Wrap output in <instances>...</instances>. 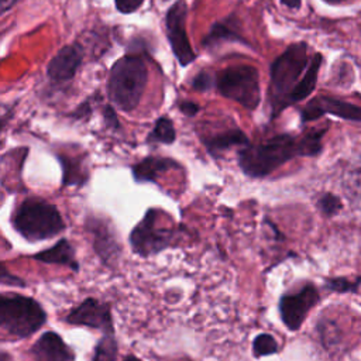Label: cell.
<instances>
[{"instance_id":"obj_1","label":"cell","mask_w":361,"mask_h":361,"mask_svg":"<svg viewBox=\"0 0 361 361\" xmlns=\"http://www.w3.org/2000/svg\"><path fill=\"white\" fill-rule=\"evenodd\" d=\"M326 128H314L296 137L279 134L262 144H250L238 152V166L250 178H265L296 157H316L322 152Z\"/></svg>"},{"instance_id":"obj_2","label":"cell","mask_w":361,"mask_h":361,"mask_svg":"<svg viewBox=\"0 0 361 361\" xmlns=\"http://www.w3.org/2000/svg\"><path fill=\"white\" fill-rule=\"evenodd\" d=\"M310 59L307 56V45L295 42L289 45L269 66V90L268 99L275 118L288 106L289 96L303 78Z\"/></svg>"},{"instance_id":"obj_3","label":"cell","mask_w":361,"mask_h":361,"mask_svg":"<svg viewBox=\"0 0 361 361\" xmlns=\"http://www.w3.org/2000/svg\"><path fill=\"white\" fill-rule=\"evenodd\" d=\"M148 69L141 55L130 54L118 58L110 68L107 94L110 102L123 111L134 110L144 94Z\"/></svg>"},{"instance_id":"obj_4","label":"cell","mask_w":361,"mask_h":361,"mask_svg":"<svg viewBox=\"0 0 361 361\" xmlns=\"http://www.w3.org/2000/svg\"><path fill=\"white\" fill-rule=\"evenodd\" d=\"M11 226L31 243L52 238L66 228L58 207L41 197L24 199L11 216Z\"/></svg>"},{"instance_id":"obj_5","label":"cell","mask_w":361,"mask_h":361,"mask_svg":"<svg viewBox=\"0 0 361 361\" xmlns=\"http://www.w3.org/2000/svg\"><path fill=\"white\" fill-rule=\"evenodd\" d=\"M47 323V312L38 300L20 293L0 296V327L11 338L32 336Z\"/></svg>"},{"instance_id":"obj_6","label":"cell","mask_w":361,"mask_h":361,"mask_svg":"<svg viewBox=\"0 0 361 361\" xmlns=\"http://www.w3.org/2000/svg\"><path fill=\"white\" fill-rule=\"evenodd\" d=\"M217 92L247 110H255L261 100L259 73L251 65H235L216 75Z\"/></svg>"},{"instance_id":"obj_7","label":"cell","mask_w":361,"mask_h":361,"mask_svg":"<svg viewBox=\"0 0 361 361\" xmlns=\"http://www.w3.org/2000/svg\"><path fill=\"white\" fill-rule=\"evenodd\" d=\"M159 210L148 209L144 217L135 224L128 235V243L134 254L147 258L155 255L172 245L175 233L171 228L158 224Z\"/></svg>"},{"instance_id":"obj_8","label":"cell","mask_w":361,"mask_h":361,"mask_svg":"<svg viewBox=\"0 0 361 361\" xmlns=\"http://www.w3.org/2000/svg\"><path fill=\"white\" fill-rule=\"evenodd\" d=\"M186 17H188V6L185 0H176L169 7L165 16L166 37H168L171 49L180 66H188L196 58L186 32Z\"/></svg>"},{"instance_id":"obj_9","label":"cell","mask_w":361,"mask_h":361,"mask_svg":"<svg viewBox=\"0 0 361 361\" xmlns=\"http://www.w3.org/2000/svg\"><path fill=\"white\" fill-rule=\"evenodd\" d=\"M320 295L313 283L303 285L293 293H285L279 298L278 309L282 323L288 330L296 331L303 324L309 310L319 302Z\"/></svg>"},{"instance_id":"obj_10","label":"cell","mask_w":361,"mask_h":361,"mask_svg":"<svg viewBox=\"0 0 361 361\" xmlns=\"http://www.w3.org/2000/svg\"><path fill=\"white\" fill-rule=\"evenodd\" d=\"M85 226L92 235L93 250L102 264L109 269H116L121 257V244L111 223L103 217L90 216Z\"/></svg>"},{"instance_id":"obj_11","label":"cell","mask_w":361,"mask_h":361,"mask_svg":"<svg viewBox=\"0 0 361 361\" xmlns=\"http://www.w3.org/2000/svg\"><path fill=\"white\" fill-rule=\"evenodd\" d=\"M63 320L68 324L85 326L89 329L100 330L102 333L114 331V322L110 305L92 296L83 299L79 305L71 309Z\"/></svg>"},{"instance_id":"obj_12","label":"cell","mask_w":361,"mask_h":361,"mask_svg":"<svg viewBox=\"0 0 361 361\" xmlns=\"http://www.w3.org/2000/svg\"><path fill=\"white\" fill-rule=\"evenodd\" d=\"M324 114H331L343 120L361 123V106L330 96L313 97L305 104V107L300 109L302 123L317 120Z\"/></svg>"},{"instance_id":"obj_13","label":"cell","mask_w":361,"mask_h":361,"mask_svg":"<svg viewBox=\"0 0 361 361\" xmlns=\"http://www.w3.org/2000/svg\"><path fill=\"white\" fill-rule=\"evenodd\" d=\"M83 56L85 51L79 41L62 47L48 62L47 76L56 83L71 80L76 75Z\"/></svg>"},{"instance_id":"obj_14","label":"cell","mask_w":361,"mask_h":361,"mask_svg":"<svg viewBox=\"0 0 361 361\" xmlns=\"http://www.w3.org/2000/svg\"><path fill=\"white\" fill-rule=\"evenodd\" d=\"M34 361H75L73 350L55 331L42 333L31 347Z\"/></svg>"},{"instance_id":"obj_15","label":"cell","mask_w":361,"mask_h":361,"mask_svg":"<svg viewBox=\"0 0 361 361\" xmlns=\"http://www.w3.org/2000/svg\"><path fill=\"white\" fill-rule=\"evenodd\" d=\"M30 258L44 262V264H54V265H63L71 268L72 271H79V262L76 259V251L68 238H59L52 247L38 251Z\"/></svg>"},{"instance_id":"obj_16","label":"cell","mask_w":361,"mask_h":361,"mask_svg":"<svg viewBox=\"0 0 361 361\" xmlns=\"http://www.w3.org/2000/svg\"><path fill=\"white\" fill-rule=\"evenodd\" d=\"M226 42H241L244 45H248V42L244 39L243 35H240L237 30V20L234 16H228L227 18L214 23L210 31L203 37L202 47H204L206 49H213Z\"/></svg>"},{"instance_id":"obj_17","label":"cell","mask_w":361,"mask_h":361,"mask_svg":"<svg viewBox=\"0 0 361 361\" xmlns=\"http://www.w3.org/2000/svg\"><path fill=\"white\" fill-rule=\"evenodd\" d=\"M180 165L175 159L164 158V157H145L135 165H133L131 172L133 178L138 183L144 182H155L158 176L164 172L179 169Z\"/></svg>"},{"instance_id":"obj_18","label":"cell","mask_w":361,"mask_h":361,"mask_svg":"<svg viewBox=\"0 0 361 361\" xmlns=\"http://www.w3.org/2000/svg\"><path fill=\"white\" fill-rule=\"evenodd\" d=\"M202 142L204 144L207 152L214 158H219L224 151H227L231 147H235V145L247 147V145H250L248 137L238 127L237 128H227L221 133L206 137V138H203Z\"/></svg>"},{"instance_id":"obj_19","label":"cell","mask_w":361,"mask_h":361,"mask_svg":"<svg viewBox=\"0 0 361 361\" xmlns=\"http://www.w3.org/2000/svg\"><path fill=\"white\" fill-rule=\"evenodd\" d=\"M323 62V56L322 54H314L310 59V63L303 75V78L300 79V82L298 83V86L295 87V90L292 92V94L289 96L288 100V106H292L295 103H299L302 100H305L307 96H310V93L314 90L316 87V82H317V76H319V69L322 66Z\"/></svg>"},{"instance_id":"obj_20","label":"cell","mask_w":361,"mask_h":361,"mask_svg":"<svg viewBox=\"0 0 361 361\" xmlns=\"http://www.w3.org/2000/svg\"><path fill=\"white\" fill-rule=\"evenodd\" d=\"M58 159L62 166V185L63 186H82L87 182L89 173L79 157H62L58 155Z\"/></svg>"},{"instance_id":"obj_21","label":"cell","mask_w":361,"mask_h":361,"mask_svg":"<svg viewBox=\"0 0 361 361\" xmlns=\"http://www.w3.org/2000/svg\"><path fill=\"white\" fill-rule=\"evenodd\" d=\"M118 355V344L114 331L103 333L94 345L90 361H116Z\"/></svg>"},{"instance_id":"obj_22","label":"cell","mask_w":361,"mask_h":361,"mask_svg":"<svg viewBox=\"0 0 361 361\" xmlns=\"http://www.w3.org/2000/svg\"><path fill=\"white\" fill-rule=\"evenodd\" d=\"M176 138V131L171 118L162 116L159 117L151 133L147 135V142H161V144H172Z\"/></svg>"},{"instance_id":"obj_23","label":"cell","mask_w":361,"mask_h":361,"mask_svg":"<svg viewBox=\"0 0 361 361\" xmlns=\"http://www.w3.org/2000/svg\"><path fill=\"white\" fill-rule=\"evenodd\" d=\"M279 351V344L276 338L269 333H259L252 340V354L257 358L276 354Z\"/></svg>"},{"instance_id":"obj_24","label":"cell","mask_w":361,"mask_h":361,"mask_svg":"<svg viewBox=\"0 0 361 361\" xmlns=\"http://www.w3.org/2000/svg\"><path fill=\"white\" fill-rule=\"evenodd\" d=\"M317 207L324 216H334L341 210L343 204L340 197H337L336 195L323 193L317 200Z\"/></svg>"},{"instance_id":"obj_25","label":"cell","mask_w":361,"mask_h":361,"mask_svg":"<svg viewBox=\"0 0 361 361\" xmlns=\"http://www.w3.org/2000/svg\"><path fill=\"white\" fill-rule=\"evenodd\" d=\"M361 283V278L355 279V281H350L347 278H329L326 279V288H329L330 290L338 292V293H345V292H351L355 290Z\"/></svg>"},{"instance_id":"obj_26","label":"cell","mask_w":361,"mask_h":361,"mask_svg":"<svg viewBox=\"0 0 361 361\" xmlns=\"http://www.w3.org/2000/svg\"><path fill=\"white\" fill-rule=\"evenodd\" d=\"M193 90L197 92H207L216 86V76L207 71H200L190 83Z\"/></svg>"},{"instance_id":"obj_27","label":"cell","mask_w":361,"mask_h":361,"mask_svg":"<svg viewBox=\"0 0 361 361\" xmlns=\"http://www.w3.org/2000/svg\"><path fill=\"white\" fill-rule=\"evenodd\" d=\"M144 0H114L116 8L123 14H130L142 6Z\"/></svg>"},{"instance_id":"obj_28","label":"cell","mask_w":361,"mask_h":361,"mask_svg":"<svg viewBox=\"0 0 361 361\" xmlns=\"http://www.w3.org/2000/svg\"><path fill=\"white\" fill-rule=\"evenodd\" d=\"M0 282H1L3 285H13V286H27L25 281H24V279H21V278H18V276H16V275H13V274H10V272H8V269L6 268V265H4V264L1 265V278H0Z\"/></svg>"},{"instance_id":"obj_29","label":"cell","mask_w":361,"mask_h":361,"mask_svg":"<svg viewBox=\"0 0 361 361\" xmlns=\"http://www.w3.org/2000/svg\"><path fill=\"white\" fill-rule=\"evenodd\" d=\"M103 117H104L106 126H109V127L113 128V130L120 128V121H118V117H117L116 110H114L113 106L107 104V106L103 107Z\"/></svg>"},{"instance_id":"obj_30","label":"cell","mask_w":361,"mask_h":361,"mask_svg":"<svg viewBox=\"0 0 361 361\" xmlns=\"http://www.w3.org/2000/svg\"><path fill=\"white\" fill-rule=\"evenodd\" d=\"M179 110L186 116V117H195L199 111H200V107L199 104L190 102V100H183L179 103Z\"/></svg>"},{"instance_id":"obj_31","label":"cell","mask_w":361,"mask_h":361,"mask_svg":"<svg viewBox=\"0 0 361 361\" xmlns=\"http://www.w3.org/2000/svg\"><path fill=\"white\" fill-rule=\"evenodd\" d=\"M18 1H21V0H0V13L4 14L6 11L11 10Z\"/></svg>"},{"instance_id":"obj_32","label":"cell","mask_w":361,"mask_h":361,"mask_svg":"<svg viewBox=\"0 0 361 361\" xmlns=\"http://www.w3.org/2000/svg\"><path fill=\"white\" fill-rule=\"evenodd\" d=\"M281 3L289 8H300V4H302V0H281Z\"/></svg>"},{"instance_id":"obj_33","label":"cell","mask_w":361,"mask_h":361,"mask_svg":"<svg viewBox=\"0 0 361 361\" xmlns=\"http://www.w3.org/2000/svg\"><path fill=\"white\" fill-rule=\"evenodd\" d=\"M123 361H142L140 357H137V355H134V354H127L124 358H123Z\"/></svg>"},{"instance_id":"obj_34","label":"cell","mask_w":361,"mask_h":361,"mask_svg":"<svg viewBox=\"0 0 361 361\" xmlns=\"http://www.w3.org/2000/svg\"><path fill=\"white\" fill-rule=\"evenodd\" d=\"M0 361H10V357L6 351H1V357H0Z\"/></svg>"},{"instance_id":"obj_35","label":"cell","mask_w":361,"mask_h":361,"mask_svg":"<svg viewBox=\"0 0 361 361\" xmlns=\"http://www.w3.org/2000/svg\"><path fill=\"white\" fill-rule=\"evenodd\" d=\"M327 3H333V4H336V3H343V1H348V0H326Z\"/></svg>"}]
</instances>
